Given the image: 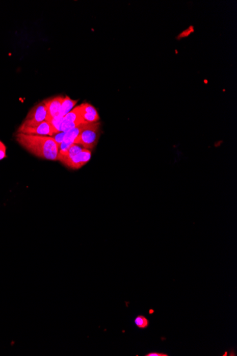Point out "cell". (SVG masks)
Here are the masks:
<instances>
[{
	"label": "cell",
	"mask_w": 237,
	"mask_h": 356,
	"mask_svg": "<svg viewBox=\"0 0 237 356\" xmlns=\"http://www.w3.org/2000/svg\"><path fill=\"white\" fill-rule=\"evenodd\" d=\"M16 140L27 151L44 160L59 161V148L54 137L16 133Z\"/></svg>",
	"instance_id": "6da1fadb"
},
{
	"label": "cell",
	"mask_w": 237,
	"mask_h": 356,
	"mask_svg": "<svg viewBox=\"0 0 237 356\" xmlns=\"http://www.w3.org/2000/svg\"><path fill=\"white\" fill-rule=\"evenodd\" d=\"M100 135V123L87 124L77 137L74 144L83 146L85 149H92L98 142Z\"/></svg>",
	"instance_id": "7a4b0ae2"
},
{
	"label": "cell",
	"mask_w": 237,
	"mask_h": 356,
	"mask_svg": "<svg viewBox=\"0 0 237 356\" xmlns=\"http://www.w3.org/2000/svg\"><path fill=\"white\" fill-rule=\"evenodd\" d=\"M47 114H48V111H47L46 104L45 100H43L42 102L36 105L30 110L21 125H30V124H38L43 122V121L46 120Z\"/></svg>",
	"instance_id": "3957f363"
},
{
	"label": "cell",
	"mask_w": 237,
	"mask_h": 356,
	"mask_svg": "<svg viewBox=\"0 0 237 356\" xmlns=\"http://www.w3.org/2000/svg\"><path fill=\"white\" fill-rule=\"evenodd\" d=\"M17 133L49 137L54 135L53 128L49 122H47L46 120L38 124H30V125H20L18 128Z\"/></svg>",
	"instance_id": "277c9868"
},
{
	"label": "cell",
	"mask_w": 237,
	"mask_h": 356,
	"mask_svg": "<svg viewBox=\"0 0 237 356\" xmlns=\"http://www.w3.org/2000/svg\"><path fill=\"white\" fill-rule=\"evenodd\" d=\"M82 124L88 123L83 120V117L81 116L80 106H78L75 107L74 109L63 117L61 132L67 133V132L70 131V130H73Z\"/></svg>",
	"instance_id": "5b68a950"
},
{
	"label": "cell",
	"mask_w": 237,
	"mask_h": 356,
	"mask_svg": "<svg viewBox=\"0 0 237 356\" xmlns=\"http://www.w3.org/2000/svg\"><path fill=\"white\" fill-rule=\"evenodd\" d=\"M92 153L89 149H83L81 152L77 154L75 156L72 157L69 160L63 161L61 162L66 167L70 169L77 170L81 169L83 166L88 163L91 159Z\"/></svg>",
	"instance_id": "8992f818"
},
{
	"label": "cell",
	"mask_w": 237,
	"mask_h": 356,
	"mask_svg": "<svg viewBox=\"0 0 237 356\" xmlns=\"http://www.w3.org/2000/svg\"><path fill=\"white\" fill-rule=\"evenodd\" d=\"M86 124H81V125L77 126V128H74V129L70 130V131L65 133L63 142H61V144H60L59 146V157L66 155L67 151H68L69 148L73 145L76 138L78 136L79 134L81 133V132L82 131L83 128H85Z\"/></svg>",
	"instance_id": "52a82bcc"
},
{
	"label": "cell",
	"mask_w": 237,
	"mask_h": 356,
	"mask_svg": "<svg viewBox=\"0 0 237 356\" xmlns=\"http://www.w3.org/2000/svg\"><path fill=\"white\" fill-rule=\"evenodd\" d=\"M63 98H64V97L62 96V95H58V96L44 100L47 106V111H48L46 121H49L59 115L60 109H61V104H62Z\"/></svg>",
	"instance_id": "ba28073f"
},
{
	"label": "cell",
	"mask_w": 237,
	"mask_h": 356,
	"mask_svg": "<svg viewBox=\"0 0 237 356\" xmlns=\"http://www.w3.org/2000/svg\"><path fill=\"white\" fill-rule=\"evenodd\" d=\"M81 116L86 123H95L99 120L98 112L95 107L89 104H83L80 106Z\"/></svg>",
	"instance_id": "9c48e42d"
},
{
	"label": "cell",
	"mask_w": 237,
	"mask_h": 356,
	"mask_svg": "<svg viewBox=\"0 0 237 356\" xmlns=\"http://www.w3.org/2000/svg\"><path fill=\"white\" fill-rule=\"evenodd\" d=\"M78 100H73L69 97L66 96L63 98L62 104H61V109H60L59 116L64 117L67 114L70 113L73 109L74 107L77 104Z\"/></svg>",
	"instance_id": "30bf717a"
},
{
	"label": "cell",
	"mask_w": 237,
	"mask_h": 356,
	"mask_svg": "<svg viewBox=\"0 0 237 356\" xmlns=\"http://www.w3.org/2000/svg\"><path fill=\"white\" fill-rule=\"evenodd\" d=\"M84 148L81 147V145L78 144H73L67 151L66 155H63V156L59 157V162H62L63 161L69 160V159L72 158V157L75 156L77 154L83 151Z\"/></svg>",
	"instance_id": "8fae6325"
},
{
	"label": "cell",
	"mask_w": 237,
	"mask_h": 356,
	"mask_svg": "<svg viewBox=\"0 0 237 356\" xmlns=\"http://www.w3.org/2000/svg\"><path fill=\"white\" fill-rule=\"evenodd\" d=\"M63 119V117L58 115L57 117H54V118L51 119V120L47 121V122H49L50 125L52 126V128H53L54 135L61 133V126H62Z\"/></svg>",
	"instance_id": "7c38bea8"
},
{
	"label": "cell",
	"mask_w": 237,
	"mask_h": 356,
	"mask_svg": "<svg viewBox=\"0 0 237 356\" xmlns=\"http://www.w3.org/2000/svg\"><path fill=\"white\" fill-rule=\"evenodd\" d=\"M136 326L140 329H145L149 325V321L144 316L139 315L135 320Z\"/></svg>",
	"instance_id": "4fadbf2b"
},
{
	"label": "cell",
	"mask_w": 237,
	"mask_h": 356,
	"mask_svg": "<svg viewBox=\"0 0 237 356\" xmlns=\"http://www.w3.org/2000/svg\"><path fill=\"white\" fill-rule=\"evenodd\" d=\"M167 354L166 353H158V352H151V353H149L148 354H146L145 356H168Z\"/></svg>",
	"instance_id": "5bb4252c"
},
{
	"label": "cell",
	"mask_w": 237,
	"mask_h": 356,
	"mask_svg": "<svg viewBox=\"0 0 237 356\" xmlns=\"http://www.w3.org/2000/svg\"><path fill=\"white\" fill-rule=\"evenodd\" d=\"M6 146H5V144L3 143L2 141H0V149H6Z\"/></svg>",
	"instance_id": "9a60e30c"
}]
</instances>
